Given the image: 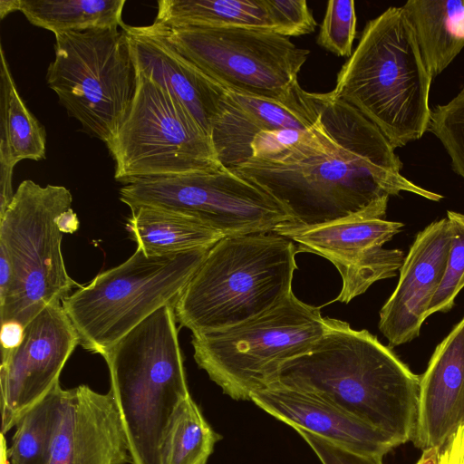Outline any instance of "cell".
Wrapping results in <instances>:
<instances>
[{
  "label": "cell",
  "mask_w": 464,
  "mask_h": 464,
  "mask_svg": "<svg viewBox=\"0 0 464 464\" xmlns=\"http://www.w3.org/2000/svg\"><path fill=\"white\" fill-rule=\"evenodd\" d=\"M394 150L376 126L329 92L312 137L278 158L250 159L230 170L268 193L297 226L388 205L391 196L402 191L440 201L441 195L401 174L402 162Z\"/></svg>",
  "instance_id": "obj_1"
},
{
  "label": "cell",
  "mask_w": 464,
  "mask_h": 464,
  "mask_svg": "<svg viewBox=\"0 0 464 464\" xmlns=\"http://www.w3.org/2000/svg\"><path fill=\"white\" fill-rule=\"evenodd\" d=\"M324 320L320 339L307 353L285 362L268 385L317 396L400 445L412 440L420 376L367 330Z\"/></svg>",
  "instance_id": "obj_2"
},
{
  "label": "cell",
  "mask_w": 464,
  "mask_h": 464,
  "mask_svg": "<svg viewBox=\"0 0 464 464\" xmlns=\"http://www.w3.org/2000/svg\"><path fill=\"white\" fill-rule=\"evenodd\" d=\"M432 78L402 7L391 6L367 23L331 92L396 149L428 130Z\"/></svg>",
  "instance_id": "obj_3"
},
{
  "label": "cell",
  "mask_w": 464,
  "mask_h": 464,
  "mask_svg": "<svg viewBox=\"0 0 464 464\" xmlns=\"http://www.w3.org/2000/svg\"><path fill=\"white\" fill-rule=\"evenodd\" d=\"M297 247L276 233L224 237L174 304L192 334L223 330L267 312L292 293Z\"/></svg>",
  "instance_id": "obj_4"
},
{
  "label": "cell",
  "mask_w": 464,
  "mask_h": 464,
  "mask_svg": "<svg viewBox=\"0 0 464 464\" xmlns=\"http://www.w3.org/2000/svg\"><path fill=\"white\" fill-rule=\"evenodd\" d=\"M173 304H166L102 355L131 464H161V445L179 403L190 396Z\"/></svg>",
  "instance_id": "obj_5"
},
{
  "label": "cell",
  "mask_w": 464,
  "mask_h": 464,
  "mask_svg": "<svg viewBox=\"0 0 464 464\" xmlns=\"http://www.w3.org/2000/svg\"><path fill=\"white\" fill-rule=\"evenodd\" d=\"M72 195L58 185L25 179L0 216V318L24 327L79 285L68 275L58 219Z\"/></svg>",
  "instance_id": "obj_6"
},
{
  "label": "cell",
  "mask_w": 464,
  "mask_h": 464,
  "mask_svg": "<svg viewBox=\"0 0 464 464\" xmlns=\"http://www.w3.org/2000/svg\"><path fill=\"white\" fill-rule=\"evenodd\" d=\"M210 248L157 256L137 247L125 262L80 285L62 301L80 344L102 356L155 311L174 305Z\"/></svg>",
  "instance_id": "obj_7"
},
{
  "label": "cell",
  "mask_w": 464,
  "mask_h": 464,
  "mask_svg": "<svg viewBox=\"0 0 464 464\" xmlns=\"http://www.w3.org/2000/svg\"><path fill=\"white\" fill-rule=\"evenodd\" d=\"M325 330L319 307L292 293L283 303L227 329L192 334L194 359L233 400L250 401L287 361L307 353Z\"/></svg>",
  "instance_id": "obj_8"
},
{
  "label": "cell",
  "mask_w": 464,
  "mask_h": 464,
  "mask_svg": "<svg viewBox=\"0 0 464 464\" xmlns=\"http://www.w3.org/2000/svg\"><path fill=\"white\" fill-rule=\"evenodd\" d=\"M135 68L131 104L105 144L115 162V179L125 184L223 169L210 136L187 108L136 64Z\"/></svg>",
  "instance_id": "obj_9"
},
{
  "label": "cell",
  "mask_w": 464,
  "mask_h": 464,
  "mask_svg": "<svg viewBox=\"0 0 464 464\" xmlns=\"http://www.w3.org/2000/svg\"><path fill=\"white\" fill-rule=\"evenodd\" d=\"M119 26L54 34L46 81L82 130L107 144L123 121L136 90L129 37Z\"/></svg>",
  "instance_id": "obj_10"
},
{
  "label": "cell",
  "mask_w": 464,
  "mask_h": 464,
  "mask_svg": "<svg viewBox=\"0 0 464 464\" xmlns=\"http://www.w3.org/2000/svg\"><path fill=\"white\" fill-rule=\"evenodd\" d=\"M159 28L185 58L221 85L261 97L290 93L310 53L289 37L266 30Z\"/></svg>",
  "instance_id": "obj_11"
},
{
  "label": "cell",
  "mask_w": 464,
  "mask_h": 464,
  "mask_svg": "<svg viewBox=\"0 0 464 464\" xmlns=\"http://www.w3.org/2000/svg\"><path fill=\"white\" fill-rule=\"evenodd\" d=\"M120 199L130 209L147 206L179 212L224 237L274 233L291 222L268 193L227 168L131 180L120 189Z\"/></svg>",
  "instance_id": "obj_12"
},
{
  "label": "cell",
  "mask_w": 464,
  "mask_h": 464,
  "mask_svg": "<svg viewBox=\"0 0 464 464\" xmlns=\"http://www.w3.org/2000/svg\"><path fill=\"white\" fill-rule=\"evenodd\" d=\"M78 344L80 337L62 302L48 304L24 326L19 345L1 355L2 434L59 382Z\"/></svg>",
  "instance_id": "obj_13"
},
{
  "label": "cell",
  "mask_w": 464,
  "mask_h": 464,
  "mask_svg": "<svg viewBox=\"0 0 464 464\" xmlns=\"http://www.w3.org/2000/svg\"><path fill=\"white\" fill-rule=\"evenodd\" d=\"M386 209L387 205L375 206L312 227L285 223L274 233L296 243L298 252L326 258L339 271L343 287L360 289L382 275L390 257V249L382 246L404 226L384 219Z\"/></svg>",
  "instance_id": "obj_14"
},
{
  "label": "cell",
  "mask_w": 464,
  "mask_h": 464,
  "mask_svg": "<svg viewBox=\"0 0 464 464\" xmlns=\"http://www.w3.org/2000/svg\"><path fill=\"white\" fill-rule=\"evenodd\" d=\"M327 92H309L298 84L281 98L256 96L226 87L211 140L224 168L234 169L251 157L257 134L283 129H308L317 123Z\"/></svg>",
  "instance_id": "obj_15"
},
{
  "label": "cell",
  "mask_w": 464,
  "mask_h": 464,
  "mask_svg": "<svg viewBox=\"0 0 464 464\" xmlns=\"http://www.w3.org/2000/svg\"><path fill=\"white\" fill-rule=\"evenodd\" d=\"M450 246L447 218L431 222L416 235L400 268L396 288L380 311L379 329L390 347L420 335L444 276Z\"/></svg>",
  "instance_id": "obj_16"
},
{
  "label": "cell",
  "mask_w": 464,
  "mask_h": 464,
  "mask_svg": "<svg viewBox=\"0 0 464 464\" xmlns=\"http://www.w3.org/2000/svg\"><path fill=\"white\" fill-rule=\"evenodd\" d=\"M131 464L128 441L111 391L82 384L64 389L50 464Z\"/></svg>",
  "instance_id": "obj_17"
},
{
  "label": "cell",
  "mask_w": 464,
  "mask_h": 464,
  "mask_svg": "<svg viewBox=\"0 0 464 464\" xmlns=\"http://www.w3.org/2000/svg\"><path fill=\"white\" fill-rule=\"evenodd\" d=\"M257 407L295 429L362 455L383 458L400 443L391 435L313 394L270 384L250 396Z\"/></svg>",
  "instance_id": "obj_18"
},
{
  "label": "cell",
  "mask_w": 464,
  "mask_h": 464,
  "mask_svg": "<svg viewBox=\"0 0 464 464\" xmlns=\"http://www.w3.org/2000/svg\"><path fill=\"white\" fill-rule=\"evenodd\" d=\"M121 28L129 37L135 64L169 90L210 136L226 87L185 58L159 27L124 24Z\"/></svg>",
  "instance_id": "obj_19"
},
{
  "label": "cell",
  "mask_w": 464,
  "mask_h": 464,
  "mask_svg": "<svg viewBox=\"0 0 464 464\" xmlns=\"http://www.w3.org/2000/svg\"><path fill=\"white\" fill-rule=\"evenodd\" d=\"M464 423V315L435 348L420 376L413 443L441 447Z\"/></svg>",
  "instance_id": "obj_20"
},
{
  "label": "cell",
  "mask_w": 464,
  "mask_h": 464,
  "mask_svg": "<svg viewBox=\"0 0 464 464\" xmlns=\"http://www.w3.org/2000/svg\"><path fill=\"white\" fill-rule=\"evenodd\" d=\"M155 26L163 29L240 27L283 35L280 0H160Z\"/></svg>",
  "instance_id": "obj_21"
},
{
  "label": "cell",
  "mask_w": 464,
  "mask_h": 464,
  "mask_svg": "<svg viewBox=\"0 0 464 464\" xmlns=\"http://www.w3.org/2000/svg\"><path fill=\"white\" fill-rule=\"evenodd\" d=\"M127 229L149 256H171L212 247L224 236L177 211L141 206L130 209Z\"/></svg>",
  "instance_id": "obj_22"
},
{
  "label": "cell",
  "mask_w": 464,
  "mask_h": 464,
  "mask_svg": "<svg viewBox=\"0 0 464 464\" xmlns=\"http://www.w3.org/2000/svg\"><path fill=\"white\" fill-rule=\"evenodd\" d=\"M432 77L464 47V0H410L401 6Z\"/></svg>",
  "instance_id": "obj_23"
},
{
  "label": "cell",
  "mask_w": 464,
  "mask_h": 464,
  "mask_svg": "<svg viewBox=\"0 0 464 464\" xmlns=\"http://www.w3.org/2000/svg\"><path fill=\"white\" fill-rule=\"evenodd\" d=\"M0 180L12 182L21 160L45 159L46 133L21 98L1 46Z\"/></svg>",
  "instance_id": "obj_24"
},
{
  "label": "cell",
  "mask_w": 464,
  "mask_h": 464,
  "mask_svg": "<svg viewBox=\"0 0 464 464\" xmlns=\"http://www.w3.org/2000/svg\"><path fill=\"white\" fill-rule=\"evenodd\" d=\"M125 0H20L19 11L34 25L53 32L122 27Z\"/></svg>",
  "instance_id": "obj_25"
},
{
  "label": "cell",
  "mask_w": 464,
  "mask_h": 464,
  "mask_svg": "<svg viewBox=\"0 0 464 464\" xmlns=\"http://www.w3.org/2000/svg\"><path fill=\"white\" fill-rule=\"evenodd\" d=\"M64 389L57 382L15 424L7 448L9 464H50L58 431Z\"/></svg>",
  "instance_id": "obj_26"
},
{
  "label": "cell",
  "mask_w": 464,
  "mask_h": 464,
  "mask_svg": "<svg viewBox=\"0 0 464 464\" xmlns=\"http://www.w3.org/2000/svg\"><path fill=\"white\" fill-rule=\"evenodd\" d=\"M220 438L188 396L170 420L161 445V464H206Z\"/></svg>",
  "instance_id": "obj_27"
},
{
  "label": "cell",
  "mask_w": 464,
  "mask_h": 464,
  "mask_svg": "<svg viewBox=\"0 0 464 464\" xmlns=\"http://www.w3.org/2000/svg\"><path fill=\"white\" fill-rule=\"evenodd\" d=\"M447 219L451 233V246L441 283L428 310V315L448 312L464 288V214L448 210Z\"/></svg>",
  "instance_id": "obj_28"
},
{
  "label": "cell",
  "mask_w": 464,
  "mask_h": 464,
  "mask_svg": "<svg viewBox=\"0 0 464 464\" xmlns=\"http://www.w3.org/2000/svg\"><path fill=\"white\" fill-rule=\"evenodd\" d=\"M428 130L440 140L450 157L452 169L464 179V89L431 111Z\"/></svg>",
  "instance_id": "obj_29"
},
{
  "label": "cell",
  "mask_w": 464,
  "mask_h": 464,
  "mask_svg": "<svg viewBox=\"0 0 464 464\" xmlns=\"http://www.w3.org/2000/svg\"><path fill=\"white\" fill-rule=\"evenodd\" d=\"M356 34L354 2L330 0L320 26L317 44L338 55L350 57Z\"/></svg>",
  "instance_id": "obj_30"
},
{
  "label": "cell",
  "mask_w": 464,
  "mask_h": 464,
  "mask_svg": "<svg viewBox=\"0 0 464 464\" xmlns=\"http://www.w3.org/2000/svg\"><path fill=\"white\" fill-rule=\"evenodd\" d=\"M295 430L311 447L322 464H382V458L348 450L302 429Z\"/></svg>",
  "instance_id": "obj_31"
},
{
  "label": "cell",
  "mask_w": 464,
  "mask_h": 464,
  "mask_svg": "<svg viewBox=\"0 0 464 464\" xmlns=\"http://www.w3.org/2000/svg\"><path fill=\"white\" fill-rule=\"evenodd\" d=\"M439 464H464V423L440 447Z\"/></svg>",
  "instance_id": "obj_32"
},
{
  "label": "cell",
  "mask_w": 464,
  "mask_h": 464,
  "mask_svg": "<svg viewBox=\"0 0 464 464\" xmlns=\"http://www.w3.org/2000/svg\"><path fill=\"white\" fill-rule=\"evenodd\" d=\"M1 325V355H4L19 345L24 327L15 322H6Z\"/></svg>",
  "instance_id": "obj_33"
},
{
  "label": "cell",
  "mask_w": 464,
  "mask_h": 464,
  "mask_svg": "<svg viewBox=\"0 0 464 464\" xmlns=\"http://www.w3.org/2000/svg\"><path fill=\"white\" fill-rule=\"evenodd\" d=\"M58 224L63 233H72L77 230L79 220L72 208H70L61 215Z\"/></svg>",
  "instance_id": "obj_34"
},
{
  "label": "cell",
  "mask_w": 464,
  "mask_h": 464,
  "mask_svg": "<svg viewBox=\"0 0 464 464\" xmlns=\"http://www.w3.org/2000/svg\"><path fill=\"white\" fill-rule=\"evenodd\" d=\"M440 452V447L425 449L416 464H439Z\"/></svg>",
  "instance_id": "obj_35"
},
{
  "label": "cell",
  "mask_w": 464,
  "mask_h": 464,
  "mask_svg": "<svg viewBox=\"0 0 464 464\" xmlns=\"http://www.w3.org/2000/svg\"><path fill=\"white\" fill-rule=\"evenodd\" d=\"M20 0H1L0 1V17L5 16L12 12L19 11Z\"/></svg>",
  "instance_id": "obj_36"
},
{
  "label": "cell",
  "mask_w": 464,
  "mask_h": 464,
  "mask_svg": "<svg viewBox=\"0 0 464 464\" xmlns=\"http://www.w3.org/2000/svg\"><path fill=\"white\" fill-rule=\"evenodd\" d=\"M0 464H9L7 457V443L5 435L2 433L0 440Z\"/></svg>",
  "instance_id": "obj_37"
}]
</instances>
